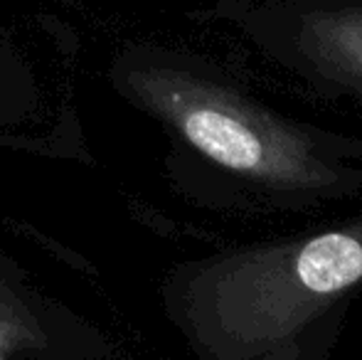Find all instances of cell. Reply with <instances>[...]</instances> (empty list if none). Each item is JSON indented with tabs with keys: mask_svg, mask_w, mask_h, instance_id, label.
<instances>
[{
	"mask_svg": "<svg viewBox=\"0 0 362 360\" xmlns=\"http://www.w3.org/2000/svg\"><path fill=\"white\" fill-rule=\"evenodd\" d=\"M119 84L257 210L308 212L362 195V139L274 109L212 59L139 50Z\"/></svg>",
	"mask_w": 362,
	"mask_h": 360,
	"instance_id": "obj_1",
	"label": "cell"
},
{
	"mask_svg": "<svg viewBox=\"0 0 362 360\" xmlns=\"http://www.w3.org/2000/svg\"><path fill=\"white\" fill-rule=\"evenodd\" d=\"M362 294V212L187 262L165 291L200 360H259Z\"/></svg>",
	"mask_w": 362,
	"mask_h": 360,
	"instance_id": "obj_2",
	"label": "cell"
},
{
	"mask_svg": "<svg viewBox=\"0 0 362 360\" xmlns=\"http://www.w3.org/2000/svg\"><path fill=\"white\" fill-rule=\"evenodd\" d=\"M210 18L305 87L362 111V0H222Z\"/></svg>",
	"mask_w": 362,
	"mask_h": 360,
	"instance_id": "obj_3",
	"label": "cell"
},
{
	"mask_svg": "<svg viewBox=\"0 0 362 360\" xmlns=\"http://www.w3.org/2000/svg\"><path fill=\"white\" fill-rule=\"evenodd\" d=\"M353 303H340L333 311H328L323 318L308 326L303 333L284 346L274 348L272 353L259 360H330L340 343V333L348 321V313Z\"/></svg>",
	"mask_w": 362,
	"mask_h": 360,
	"instance_id": "obj_4",
	"label": "cell"
},
{
	"mask_svg": "<svg viewBox=\"0 0 362 360\" xmlns=\"http://www.w3.org/2000/svg\"><path fill=\"white\" fill-rule=\"evenodd\" d=\"M40 328L33 313L13 296L0 294V360H15L37 348Z\"/></svg>",
	"mask_w": 362,
	"mask_h": 360,
	"instance_id": "obj_5",
	"label": "cell"
}]
</instances>
